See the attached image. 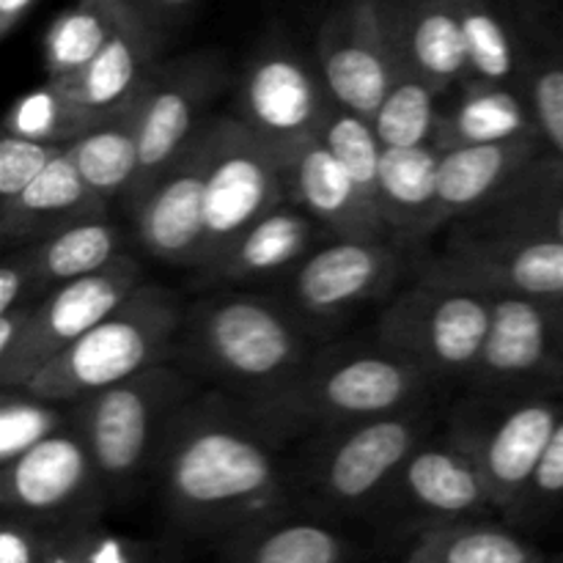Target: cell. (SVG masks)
Wrapping results in <instances>:
<instances>
[{"label": "cell", "instance_id": "cell-1", "mask_svg": "<svg viewBox=\"0 0 563 563\" xmlns=\"http://www.w3.org/2000/svg\"><path fill=\"white\" fill-rule=\"evenodd\" d=\"M275 438L245 401L218 396L187 401L154 462L170 526L220 544L286 515L289 489Z\"/></svg>", "mask_w": 563, "mask_h": 563}, {"label": "cell", "instance_id": "cell-2", "mask_svg": "<svg viewBox=\"0 0 563 563\" xmlns=\"http://www.w3.org/2000/svg\"><path fill=\"white\" fill-rule=\"evenodd\" d=\"M192 372L262 399L306 368V335L278 302L256 295H220L185 311L176 350Z\"/></svg>", "mask_w": 563, "mask_h": 563}, {"label": "cell", "instance_id": "cell-3", "mask_svg": "<svg viewBox=\"0 0 563 563\" xmlns=\"http://www.w3.org/2000/svg\"><path fill=\"white\" fill-rule=\"evenodd\" d=\"M434 379L405 357L374 352L324 357L262 399H242L275 434L322 429L324 434L368 418L416 410Z\"/></svg>", "mask_w": 563, "mask_h": 563}, {"label": "cell", "instance_id": "cell-4", "mask_svg": "<svg viewBox=\"0 0 563 563\" xmlns=\"http://www.w3.org/2000/svg\"><path fill=\"white\" fill-rule=\"evenodd\" d=\"M185 308L170 289L141 284L110 317L66 346L22 388L38 399L80 401L137 372L170 361Z\"/></svg>", "mask_w": 563, "mask_h": 563}, {"label": "cell", "instance_id": "cell-5", "mask_svg": "<svg viewBox=\"0 0 563 563\" xmlns=\"http://www.w3.org/2000/svg\"><path fill=\"white\" fill-rule=\"evenodd\" d=\"M190 399H196L190 374L163 361L75 401V427L91 451L110 504L130 498L141 478L154 471L170 421Z\"/></svg>", "mask_w": 563, "mask_h": 563}, {"label": "cell", "instance_id": "cell-6", "mask_svg": "<svg viewBox=\"0 0 563 563\" xmlns=\"http://www.w3.org/2000/svg\"><path fill=\"white\" fill-rule=\"evenodd\" d=\"M489 313L487 295L418 278L379 317V346L432 379L471 377L487 339Z\"/></svg>", "mask_w": 563, "mask_h": 563}, {"label": "cell", "instance_id": "cell-7", "mask_svg": "<svg viewBox=\"0 0 563 563\" xmlns=\"http://www.w3.org/2000/svg\"><path fill=\"white\" fill-rule=\"evenodd\" d=\"M421 278L487 297L563 302V242L467 220L449 236L443 251L423 264Z\"/></svg>", "mask_w": 563, "mask_h": 563}, {"label": "cell", "instance_id": "cell-8", "mask_svg": "<svg viewBox=\"0 0 563 563\" xmlns=\"http://www.w3.org/2000/svg\"><path fill=\"white\" fill-rule=\"evenodd\" d=\"M379 520L407 542L432 528L484 520L495 511L476 449L462 429L443 443L423 440L374 504Z\"/></svg>", "mask_w": 563, "mask_h": 563}, {"label": "cell", "instance_id": "cell-9", "mask_svg": "<svg viewBox=\"0 0 563 563\" xmlns=\"http://www.w3.org/2000/svg\"><path fill=\"white\" fill-rule=\"evenodd\" d=\"M418 410L368 418L328 432L313 454L308 487L324 515L372 511L412 451L427 440Z\"/></svg>", "mask_w": 563, "mask_h": 563}, {"label": "cell", "instance_id": "cell-10", "mask_svg": "<svg viewBox=\"0 0 563 563\" xmlns=\"http://www.w3.org/2000/svg\"><path fill=\"white\" fill-rule=\"evenodd\" d=\"M3 515L58 531L102 517L110 500L71 416L69 427L27 449L0 473Z\"/></svg>", "mask_w": 563, "mask_h": 563}, {"label": "cell", "instance_id": "cell-11", "mask_svg": "<svg viewBox=\"0 0 563 563\" xmlns=\"http://www.w3.org/2000/svg\"><path fill=\"white\" fill-rule=\"evenodd\" d=\"M141 284L143 267L121 253L97 273L69 280L25 306L14 346L0 355V388H22L38 368L110 317Z\"/></svg>", "mask_w": 563, "mask_h": 563}, {"label": "cell", "instance_id": "cell-12", "mask_svg": "<svg viewBox=\"0 0 563 563\" xmlns=\"http://www.w3.org/2000/svg\"><path fill=\"white\" fill-rule=\"evenodd\" d=\"M401 55L396 0H341L317 36V69L335 104L374 119Z\"/></svg>", "mask_w": 563, "mask_h": 563}, {"label": "cell", "instance_id": "cell-13", "mask_svg": "<svg viewBox=\"0 0 563 563\" xmlns=\"http://www.w3.org/2000/svg\"><path fill=\"white\" fill-rule=\"evenodd\" d=\"M223 86V60L214 53H192L159 60L137 102L141 168L124 198L126 212L146 196L163 170L185 152L207 121V108Z\"/></svg>", "mask_w": 563, "mask_h": 563}, {"label": "cell", "instance_id": "cell-14", "mask_svg": "<svg viewBox=\"0 0 563 563\" xmlns=\"http://www.w3.org/2000/svg\"><path fill=\"white\" fill-rule=\"evenodd\" d=\"M223 119H207L185 152L135 203L137 242L148 256L176 267H201L207 242V185Z\"/></svg>", "mask_w": 563, "mask_h": 563}, {"label": "cell", "instance_id": "cell-15", "mask_svg": "<svg viewBox=\"0 0 563 563\" xmlns=\"http://www.w3.org/2000/svg\"><path fill=\"white\" fill-rule=\"evenodd\" d=\"M286 201L278 157L236 115H223L207 185V242L201 267L229 251L247 225Z\"/></svg>", "mask_w": 563, "mask_h": 563}, {"label": "cell", "instance_id": "cell-16", "mask_svg": "<svg viewBox=\"0 0 563 563\" xmlns=\"http://www.w3.org/2000/svg\"><path fill=\"white\" fill-rule=\"evenodd\" d=\"M489 330L471 383L484 390L563 385V302L489 297Z\"/></svg>", "mask_w": 563, "mask_h": 563}, {"label": "cell", "instance_id": "cell-17", "mask_svg": "<svg viewBox=\"0 0 563 563\" xmlns=\"http://www.w3.org/2000/svg\"><path fill=\"white\" fill-rule=\"evenodd\" d=\"M330 104L333 97L319 69L286 44H273L245 69L236 97V119L267 146L278 148L319 132Z\"/></svg>", "mask_w": 563, "mask_h": 563}, {"label": "cell", "instance_id": "cell-18", "mask_svg": "<svg viewBox=\"0 0 563 563\" xmlns=\"http://www.w3.org/2000/svg\"><path fill=\"white\" fill-rule=\"evenodd\" d=\"M401 264L405 253L388 236H333L328 245L308 253L297 264L291 295L308 317L333 319L383 297L399 278Z\"/></svg>", "mask_w": 563, "mask_h": 563}, {"label": "cell", "instance_id": "cell-19", "mask_svg": "<svg viewBox=\"0 0 563 563\" xmlns=\"http://www.w3.org/2000/svg\"><path fill=\"white\" fill-rule=\"evenodd\" d=\"M273 152L278 157L286 201L319 220L330 236H346V240L390 236L385 220L363 203L355 181L335 159V154L324 146L319 132L297 137Z\"/></svg>", "mask_w": 563, "mask_h": 563}, {"label": "cell", "instance_id": "cell-20", "mask_svg": "<svg viewBox=\"0 0 563 563\" xmlns=\"http://www.w3.org/2000/svg\"><path fill=\"white\" fill-rule=\"evenodd\" d=\"M561 416V407L553 401L528 399L504 412L487 432L467 429L495 511L509 520L520 515L533 473Z\"/></svg>", "mask_w": 563, "mask_h": 563}, {"label": "cell", "instance_id": "cell-21", "mask_svg": "<svg viewBox=\"0 0 563 563\" xmlns=\"http://www.w3.org/2000/svg\"><path fill=\"white\" fill-rule=\"evenodd\" d=\"M165 38L146 16H124L102 49L77 75L49 80L97 121L121 113L141 99L159 64Z\"/></svg>", "mask_w": 563, "mask_h": 563}, {"label": "cell", "instance_id": "cell-22", "mask_svg": "<svg viewBox=\"0 0 563 563\" xmlns=\"http://www.w3.org/2000/svg\"><path fill=\"white\" fill-rule=\"evenodd\" d=\"M544 152H550L544 135L440 152L434 225L440 229L449 220H467L484 212Z\"/></svg>", "mask_w": 563, "mask_h": 563}, {"label": "cell", "instance_id": "cell-23", "mask_svg": "<svg viewBox=\"0 0 563 563\" xmlns=\"http://www.w3.org/2000/svg\"><path fill=\"white\" fill-rule=\"evenodd\" d=\"M108 203L86 185L71 159L69 146L0 209V236L5 247L42 242L80 220L104 218Z\"/></svg>", "mask_w": 563, "mask_h": 563}, {"label": "cell", "instance_id": "cell-24", "mask_svg": "<svg viewBox=\"0 0 563 563\" xmlns=\"http://www.w3.org/2000/svg\"><path fill=\"white\" fill-rule=\"evenodd\" d=\"M319 220L302 212L295 203L284 201L267 214L247 225L240 240L220 253L212 264H207L203 275L209 284H245V280H264L297 267L328 236Z\"/></svg>", "mask_w": 563, "mask_h": 563}, {"label": "cell", "instance_id": "cell-25", "mask_svg": "<svg viewBox=\"0 0 563 563\" xmlns=\"http://www.w3.org/2000/svg\"><path fill=\"white\" fill-rule=\"evenodd\" d=\"M396 22L407 60L438 97L460 82H471V60L454 0H396Z\"/></svg>", "mask_w": 563, "mask_h": 563}, {"label": "cell", "instance_id": "cell-26", "mask_svg": "<svg viewBox=\"0 0 563 563\" xmlns=\"http://www.w3.org/2000/svg\"><path fill=\"white\" fill-rule=\"evenodd\" d=\"M528 135H542V130L520 86L471 80L465 82L460 102L440 113L434 146L438 152H451Z\"/></svg>", "mask_w": 563, "mask_h": 563}, {"label": "cell", "instance_id": "cell-27", "mask_svg": "<svg viewBox=\"0 0 563 563\" xmlns=\"http://www.w3.org/2000/svg\"><path fill=\"white\" fill-rule=\"evenodd\" d=\"M438 168L434 143L410 148H383L379 163V214L390 234L423 240L438 225Z\"/></svg>", "mask_w": 563, "mask_h": 563}, {"label": "cell", "instance_id": "cell-28", "mask_svg": "<svg viewBox=\"0 0 563 563\" xmlns=\"http://www.w3.org/2000/svg\"><path fill=\"white\" fill-rule=\"evenodd\" d=\"M350 539L319 520H297L289 511L264 520L218 544V563H355Z\"/></svg>", "mask_w": 563, "mask_h": 563}, {"label": "cell", "instance_id": "cell-29", "mask_svg": "<svg viewBox=\"0 0 563 563\" xmlns=\"http://www.w3.org/2000/svg\"><path fill=\"white\" fill-rule=\"evenodd\" d=\"M121 247V231L110 220L91 218L58 231L42 242L20 247L33 275L36 300L69 280L91 275L113 262Z\"/></svg>", "mask_w": 563, "mask_h": 563}, {"label": "cell", "instance_id": "cell-30", "mask_svg": "<svg viewBox=\"0 0 563 563\" xmlns=\"http://www.w3.org/2000/svg\"><path fill=\"white\" fill-rule=\"evenodd\" d=\"M399 563H550V559L511 528L471 520L418 533L407 542Z\"/></svg>", "mask_w": 563, "mask_h": 563}, {"label": "cell", "instance_id": "cell-31", "mask_svg": "<svg viewBox=\"0 0 563 563\" xmlns=\"http://www.w3.org/2000/svg\"><path fill=\"white\" fill-rule=\"evenodd\" d=\"M143 97V93H141ZM141 102V99H137ZM137 102L121 113L110 115L91 132L69 143V154L86 185L110 201H124L141 168V148H137Z\"/></svg>", "mask_w": 563, "mask_h": 563}, {"label": "cell", "instance_id": "cell-32", "mask_svg": "<svg viewBox=\"0 0 563 563\" xmlns=\"http://www.w3.org/2000/svg\"><path fill=\"white\" fill-rule=\"evenodd\" d=\"M467 220L531 231L563 242V157L544 152L517 176L515 185L498 201Z\"/></svg>", "mask_w": 563, "mask_h": 563}, {"label": "cell", "instance_id": "cell-33", "mask_svg": "<svg viewBox=\"0 0 563 563\" xmlns=\"http://www.w3.org/2000/svg\"><path fill=\"white\" fill-rule=\"evenodd\" d=\"M438 119V91L412 69L401 47L388 91L372 119L379 143L385 148L427 146V143H434Z\"/></svg>", "mask_w": 563, "mask_h": 563}, {"label": "cell", "instance_id": "cell-34", "mask_svg": "<svg viewBox=\"0 0 563 563\" xmlns=\"http://www.w3.org/2000/svg\"><path fill=\"white\" fill-rule=\"evenodd\" d=\"M465 33L471 80L515 82L520 77V36L500 16L493 0H454Z\"/></svg>", "mask_w": 563, "mask_h": 563}, {"label": "cell", "instance_id": "cell-35", "mask_svg": "<svg viewBox=\"0 0 563 563\" xmlns=\"http://www.w3.org/2000/svg\"><path fill=\"white\" fill-rule=\"evenodd\" d=\"M121 20L124 14H113L91 0H80L69 11L55 16L42 44L47 80L77 75L108 44Z\"/></svg>", "mask_w": 563, "mask_h": 563}, {"label": "cell", "instance_id": "cell-36", "mask_svg": "<svg viewBox=\"0 0 563 563\" xmlns=\"http://www.w3.org/2000/svg\"><path fill=\"white\" fill-rule=\"evenodd\" d=\"M319 137L335 154L350 179L355 181L363 203L379 214V163H383V143L372 119L357 115L341 104H330L319 124ZM383 218V214H379Z\"/></svg>", "mask_w": 563, "mask_h": 563}, {"label": "cell", "instance_id": "cell-37", "mask_svg": "<svg viewBox=\"0 0 563 563\" xmlns=\"http://www.w3.org/2000/svg\"><path fill=\"white\" fill-rule=\"evenodd\" d=\"M102 121L93 119L91 113L71 102L55 82H44L36 91L25 93L11 104L5 115V132L31 141L60 143L69 146L80 135L91 132Z\"/></svg>", "mask_w": 563, "mask_h": 563}, {"label": "cell", "instance_id": "cell-38", "mask_svg": "<svg viewBox=\"0 0 563 563\" xmlns=\"http://www.w3.org/2000/svg\"><path fill=\"white\" fill-rule=\"evenodd\" d=\"M47 563H174L163 544L108 531L99 520L49 533Z\"/></svg>", "mask_w": 563, "mask_h": 563}, {"label": "cell", "instance_id": "cell-39", "mask_svg": "<svg viewBox=\"0 0 563 563\" xmlns=\"http://www.w3.org/2000/svg\"><path fill=\"white\" fill-rule=\"evenodd\" d=\"M522 91L550 152L563 157V47L553 38H531L520 49Z\"/></svg>", "mask_w": 563, "mask_h": 563}, {"label": "cell", "instance_id": "cell-40", "mask_svg": "<svg viewBox=\"0 0 563 563\" xmlns=\"http://www.w3.org/2000/svg\"><path fill=\"white\" fill-rule=\"evenodd\" d=\"M69 423L71 412H60L55 401L38 399L25 390H5L0 405V467Z\"/></svg>", "mask_w": 563, "mask_h": 563}, {"label": "cell", "instance_id": "cell-41", "mask_svg": "<svg viewBox=\"0 0 563 563\" xmlns=\"http://www.w3.org/2000/svg\"><path fill=\"white\" fill-rule=\"evenodd\" d=\"M64 148L60 143L31 141L5 132L0 141V201L20 196Z\"/></svg>", "mask_w": 563, "mask_h": 563}, {"label": "cell", "instance_id": "cell-42", "mask_svg": "<svg viewBox=\"0 0 563 563\" xmlns=\"http://www.w3.org/2000/svg\"><path fill=\"white\" fill-rule=\"evenodd\" d=\"M563 506V416L539 460L537 473L531 478L526 500L520 506V515L515 520H533V517H548Z\"/></svg>", "mask_w": 563, "mask_h": 563}, {"label": "cell", "instance_id": "cell-43", "mask_svg": "<svg viewBox=\"0 0 563 563\" xmlns=\"http://www.w3.org/2000/svg\"><path fill=\"white\" fill-rule=\"evenodd\" d=\"M49 533L53 531L36 526V522L3 515V528H0V563H47Z\"/></svg>", "mask_w": 563, "mask_h": 563}, {"label": "cell", "instance_id": "cell-44", "mask_svg": "<svg viewBox=\"0 0 563 563\" xmlns=\"http://www.w3.org/2000/svg\"><path fill=\"white\" fill-rule=\"evenodd\" d=\"M36 302V289H33V275L27 269L22 253H11L0 269V313L14 311V308L33 306Z\"/></svg>", "mask_w": 563, "mask_h": 563}, {"label": "cell", "instance_id": "cell-45", "mask_svg": "<svg viewBox=\"0 0 563 563\" xmlns=\"http://www.w3.org/2000/svg\"><path fill=\"white\" fill-rule=\"evenodd\" d=\"M198 0H152L148 3V22L154 25V31L165 38V33L174 31L192 9H196Z\"/></svg>", "mask_w": 563, "mask_h": 563}, {"label": "cell", "instance_id": "cell-46", "mask_svg": "<svg viewBox=\"0 0 563 563\" xmlns=\"http://www.w3.org/2000/svg\"><path fill=\"white\" fill-rule=\"evenodd\" d=\"M33 3L36 0H0V36H11Z\"/></svg>", "mask_w": 563, "mask_h": 563}, {"label": "cell", "instance_id": "cell-47", "mask_svg": "<svg viewBox=\"0 0 563 563\" xmlns=\"http://www.w3.org/2000/svg\"><path fill=\"white\" fill-rule=\"evenodd\" d=\"M91 3L102 5V9L113 11V14L146 16L148 20V3H152V0H91Z\"/></svg>", "mask_w": 563, "mask_h": 563}, {"label": "cell", "instance_id": "cell-48", "mask_svg": "<svg viewBox=\"0 0 563 563\" xmlns=\"http://www.w3.org/2000/svg\"><path fill=\"white\" fill-rule=\"evenodd\" d=\"M550 563H563V553L559 555V559H550Z\"/></svg>", "mask_w": 563, "mask_h": 563}]
</instances>
